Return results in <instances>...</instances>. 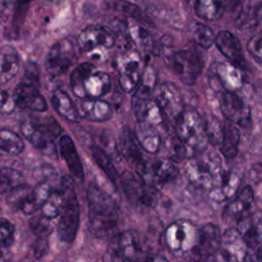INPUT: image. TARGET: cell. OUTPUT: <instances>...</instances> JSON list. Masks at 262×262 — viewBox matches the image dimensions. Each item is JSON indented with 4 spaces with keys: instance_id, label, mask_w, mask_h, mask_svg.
Instances as JSON below:
<instances>
[{
    "instance_id": "obj_1",
    "label": "cell",
    "mask_w": 262,
    "mask_h": 262,
    "mask_svg": "<svg viewBox=\"0 0 262 262\" xmlns=\"http://www.w3.org/2000/svg\"><path fill=\"white\" fill-rule=\"evenodd\" d=\"M87 199L91 232L100 238L112 237L118 228L121 217L117 203L94 183L88 186Z\"/></svg>"
},
{
    "instance_id": "obj_2",
    "label": "cell",
    "mask_w": 262,
    "mask_h": 262,
    "mask_svg": "<svg viewBox=\"0 0 262 262\" xmlns=\"http://www.w3.org/2000/svg\"><path fill=\"white\" fill-rule=\"evenodd\" d=\"M154 254L140 232L130 229L112 236L105 259L106 262H148Z\"/></svg>"
},
{
    "instance_id": "obj_3",
    "label": "cell",
    "mask_w": 262,
    "mask_h": 262,
    "mask_svg": "<svg viewBox=\"0 0 262 262\" xmlns=\"http://www.w3.org/2000/svg\"><path fill=\"white\" fill-rule=\"evenodd\" d=\"M186 176L191 184L212 189L225 174L221 157L215 151H199L186 165Z\"/></svg>"
},
{
    "instance_id": "obj_4",
    "label": "cell",
    "mask_w": 262,
    "mask_h": 262,
    "mask_svg": "<svg viewBox=\"0 0 262 262\" xmlns=\"http://www.w3.org/2000/svg\"><path fill=\"white\" fill-rule=\"evenodd\" d=\"M59 190L61 193V208L57 224L59 238L66 243H72L77 234L80 223V207L71 177L60 178Z\"/></svg>"
},
{
    "instance_id": "obj_5",
    "label": "cell",
    "mask_w": 262,
    "mask_h": 262,
    "mask_svg": "<svg viewBox=\"0 0 262 262\" xmlns=\"http://www.w3.org/2000/svg\"><path fill=\"white\" fill-rule=\"evenodd\" d=\"M21 132L37 149L49 156L55 155L54 139L60 134L61 128L52 117L27 120L21 125Z\"/></svg>"
},
{
    "instance_id": "obj_6",
    "label": "cell",
    "mask_w": 262,
    "mask_h": 262,
    "mask_svg": "<svg viewBox=\"0 0 262 262\" xmlns=\"http://www.w3.org/2000/svg\"><path fill=\"white\" fill-rule=\"evenodd\" d=\"M175 135L187 146L196 152L205 149L207 136L205 121L193 107H184L174 122Z\"/></svg>"
},
{
    "instance_id": "obj_7",
    "label": "cell",
    "mask_w": 262,
    "mask_h": 262,
    "mask_svg": "<svg viewBox=\"0 0 262 262\" xmlns=\"http://www.w3.org/2000/svg\"><path fill=\"white\" fill-rule=\"evenodd\" d=\"M168 68L185 85H193L203 70V59L193 49H172L164 55Z\"/></svg>"
},
{
    "instance_id": "obj_8",
    "label": "cell",
    "mask_w": 262,
    "mask_h": 262,
    "mask_svg": "<svg viewBox=\"0 0 262 262\" xmlns=\"http://www.w3.org/2000/svg\"><path fill=\"white\" fill-rule=\"evenodd\" d=\"M77 39L67 37L57 41L48 51L45 59V68L50 76L56 77L68 72L80 55Z\"/></svg>"
},
{
    "instance_id": "obj_9",
    "label": "cell",
    "mask_w": 262,
    "mask_h": 262,
    "mask_svg": "<svg viewBox=\"0 0 262 262\" xmlns=\"http://www.w3.org/2000/svg\"><path fill=\"white\" fill-rule=\"evenodd\" d=\"M199 235V228L188 220L180 219L171 223L164 232L166 247L176 255L192 253Z\"/></svg>"
},
{
    "instance_id": "obj_10",
    "label": "cell",
    "mask_w": 262,
    "mask_h": 262,
    "mask_svg": "<svg viewBox=\"0 0 262 262\" xmlns=\"http://www.w3.org/2000/svg\"><path fill=\"white\" fill-rule=\"evenodd\" d=\"M15 105L36 112H45L47 104L38 90V73L34 64L28 66L24 80L19 83L13 94Z\"/></svg>"
},
{
    "instance_id": "obj_11",
    "label": "cell",
    "mask_w": 262,
    "mask_h": 262,
    "mask_svg": "<svg viewBox=\"0 0 262 262\" xmlns=\"http://www.w3.org/2000/svg\"><path fill=\"white\" fill-rule=\"evenodd\" d=\"M122 188L130 203L142 207H155L160 198L158 188L144 182L139 176L126 172L122 178Z\"/></svg>"
},
{
    "instance_id": "obj_12",
    "label": "cell",
    "mask_w": 262,
    "mask_h": 262,
    "mask_svg": "<svg viewBox=\"0 0 262 262\" xmlns=\"http://www.w3.org/2000/svg\"><path fill=\"white\" fill-rule=\"evenodd\" d=\"M137 173L144 182L159 188L174 180L178 175V169L172 161L155 160L150 162L144 161Z\"/></svg>"
},
{
    "instance_id": "obj_13",
    "label": "cell",
    "mask_w": 262,
    "mask_h": 262,
    "mask_svg": "<svg viewBox=\"0 0 262 262\" xmlns=\"http://www.w3.org/2000/svg\"><path fill=\"white\" fill-rule=\"evenodd\" d=\"M119 81L125 92L135 90L142 77V62L137 51L131 50L124 53L118 61Z\"/></svg>"
},
{
    "instance_id": "obj_14",
    "label": "cell",
    "mask_w": 262,
    "mask_h": 262,
    "mask_svg": "<svg viewBox=\"0 0 262 262\" xmlns=\"http://www.w3.org/2000/svg\"><path fill=\"white\" fill-rule=\"evenodd\" d=\"M156 102L164 118L173 123L185 107L180 89L171 82H164L157 88Z\"/></svg>"
},
{
    "instance_id": "obj_15",
    "label": "cell",
    "mask_w": 262,
    "mask_h": 262,
    "mask_svg": "<svg viewBox=\"0 0 262 262\" xmlns=\"http://www.w3.org/2000/svg\"><path fill=\"white\" fill-rule=\"evenodd\" d=\"M219 103L227 121L241 127H247L250 124V107L235 92L222 90L219 95Z\"/></svg>"
},
{
    "instance_id": "obj_16",
    "label": "cell",
    "mask_w": 262,
    "mask_h": 262,
    "mask_svg": "<svg viewBox=\"0 0 262 262\" xmlns=\"http://www.w3.org/2000/svg\"><path fill=\"white\" fill-rule=\"evenodd\" d=\"M81 51H92L99 47L112 48L116 44L113 31L102 26H89L81 31L77 37Z\"/></svg>"
},
{
    "instance_id": "obj_17",
    "label": "cell",
    "mask_w": 262,
    "mask_h": 262,
    "mask_svg": "<svg viewBox=\"0 0 262 262\" xmlns=\"http://www.w3.org/2000/svg\"><path fill=\"white\" fill-rule=\"evenodd\" d=\"M221 242V231L215 224H206L199 228L196 245L192 251L193 259L212 256L219 248Z\"/></svg>"
},
{
    "instance_id": "obj_18",
    "label": "cell",
    "mask_w": 262,
    "mask_h": 262,
    "mask_svg": "<svg viewBox=\"0 0 262 262\" xmlns=\"http://www.w3.org/2000/svg\"><path fill=\"white\" fill-rule=\"evenodd\" d=\"M213 80H216L222 90L235 92L244 84V77L241 70L231 62H218L212 64Z\"/></svg>"
},
{
    "instance_id": "obj_19",
    "label": "cell",
    "mask_w": 262,
    "mask_h": 262,
    "mask_svg": "<svg viewBox=\"0 0 262 262\" xmlns=\"http://www.w3.org/2000/svg\"><path fill=\"white\" fill-rule=\"evenodd\" d=\"M132 107L134 116L139 124L156 127L164 122V116L158 103L149 97L134 96Z\"/></svg>"
},
{
    "instance_id": "obj_20",
    "label": "cell",
    "mask_w": 262,
    "mask_h": 262,
    "mask_svg": "<svg viewBox=\"0 0 262 262\" xmlns=\"http://www.w3.org/2000/svg\"><path fill=\"white\" fill-rule=\"evenodd\" d=\"M118 150L121 156L138 172L142 167L144 160L135 134L129 128L125 127L121 130L118 139Z\"/></svg>"
},
{
    "instance_id": "obj_21",
    "label": "cell",
    "mask_w": 262,
    "mask_h": 262,
    "mask_svg": "<svg viewBox=\"0 0 262 262\" xmlns=\"http://www.w3.org/2000/svg\"><path fill=\"white\" fill-rule=\"evenodd\" d=\"M77 113L79 117L92 122H104L112 118V105L98 98H84L77 105Z\"/></svg>"
},
{
    "instance_id": "obj_22",
    "label": "cell",
    "mask_w": 262,
    "mask_h": 262,
    "mask_svg": "<svg viewBox=\"0 0 262 262\" xmlns=\"http://www.w3.org/2000/svg\"><path fill=\"white\" fill-rule=\"evenodd\" d=\"M219 51L229 59L231 63L236 67H243L245 64V58L243 48L239 40L229 31H221L215 36V41Z\"/></svg>"
},
{
    "instance_id": "obj_23",
    "label": "cell",
    "mask_w": 262,
    "mask_h": 262,
    "mask_svg": "<svg viewBox=\"0 0 262 262\" xmlns=\"http://www.w3.org/2000/svg\"><path fill=\"white\" fill-rule=\"evenodd\" d=\"M238 232L242 235L247 249L261 247V216L260 213L244 215L238 221Z\"/></svg>"
},
{
    "instance_id": "obj_24",
    "label": "cell",
    "mask_w": 262,
    "mask_h": 262,
    "mask_svg": "<svg viewBox=\"0 0 262 262\" xmlns=\"http://www.w3.org/2000/svg\"><path fill=\"white\" fill-rule=\"evenodd\" d=\"M111 86L108 74L93 71L82 82L80 98H99L110 91Z\"/></svg>"
},
{
    "instance_id": "obj_25",
    "label": "cell",
    "mask_w": 262,
    "mask_h": 262,
    "mask_svg": "<svg viewBox=\"0 0 262 262\" xmlns=\"http://www.w3.org/2000/svg\"><path fill=\"white\" fill-rule=\"evenodd\" d=\"M7 202L25 214H33L39 208L33 188L26 184H18L13 187L8 192Z\"/></svg>"
},
{
    "instance_id": "obj_26",
    "label": "cell",
    "mask_w": 262,
    "mask_h": 262,
    "mask_svg": "<svg viewBox=\"0 0 262 262\" xmlns=\"http://www.w3.org/2000/svg\"><path fill=\"white\" fill-rule=\"evenodd\" d=\"M58 145H59L60 155L64 160L72 176L78 181H83L84 180L83 166L72 138L69 135L60 136Z\"/></svg>"
},
{
    "instance_id": "obj_27",
    "label": "cell",
    "mask_w": 262,
    "mask_h": 262,
    "mask_svg": "<svg viewBox=\"0 0 262 262\" xmlns=\"http://www.w3.org/2000/svg\"><path fill=\"white\" fill-rule=\"evenodd\" d=\"M254 200V192L251 186H246L238 195L229 202L225 207L222 217L224 221H238L250 209Z\"/></svg>"
},
{
    "instance_id": "obj_28",
    "label": "cell",
    "mask_w": 262,
    "mask_h": 262,
    "mask_svg": "<svg viewBox=\"0 0 262 262\" xmlns=\"http://www.w3.org/2000/svg\"><path fill=\"white\" fill-rule=\"evenodd\" d=\"M241 172L237 169L225 172L219 183L210 189V196L218 202L225 201L231 198L237 190L241 183Z\"/></svg>"
},
{
    "instance_id": "obj_29",
    "label": "cell",
    "mask_w": 262,
    "mask_h": 262,
    "mask_svg": "<svg viewBox=\"0 0 262 262\" xmlns=\"http://www.w3.org/2000/svg\"><path fill=\"white\" fill-rule=\"evenodd\" d=\"M19 67L16 50L9 45L0 46V85L12 79Z\"/></svg>"
},
{
    "instance_id": "obj_30",
    "label": "cell",
    "mask_w": 262,
    "mask_h": 262,
    "mask_svg": "<svg viewBox=\"0 0 262 262\" xmlns=\"http://www.w3.org/2000/svg\"><path fill=\"white\" fill-rule=\"evenodd\" d=\"M226 0H194V12L205 21H215L222 17Z\"/></svg>"
},
{
    "instance_id": "obj_31",
    "label": "cell",
    "mask_w": 262,
    "mask_h": 262,
    "mask_svg": "<svg viewBox=\"0 0 262 262\" xmlns=\"http://www.w3.org/2000/svg\"><path fill=\"white\" fill-rule=\"evenodd\" d=\"M51 102L56 113L63 119L75 123L79 121L76 105L66 91L61 89L54 90L51 96Z\"/></svg>"
},
{
    "instance_id": "obj_32",
    "label": "cell",
    "mask_w": 262,
    "mask_h": 262,
    "mask_svg": "<svg viewBox=\"0 0 262 262\" xmlns=\"http://www.w3.org/2000/svg\"><path fill=\"white\" fill-rule=\"evenodd\" d=\"M134 134L141 149L150 154H156L159 150L162 139L156 127L139 124Z\"/></svg>"
},
{
    "instance_id": "obj_33",
    "label": "cell",
    "mask_w": 262,
    "mask_h": 262,
    "mask_svg": "<svg viewBox=\"0 0 262 262\" xmlns=\"http://www.w3.org/2000/svg\"><path fill=\"white\" fill-rule=\"evenodd\" d=\"M222 139L220 143L221 154L227 158L232 159L237 155L239 143V131L235 124L227 121L222 125Z\"/></svg>"
},
{
    "instance_id": "obj_34",
    "label": "cell",
    "mask_w": 262,
    "mask_h": 262,
    "mask_svg": "<svg viewBox=\"0 0 262 262\" xmlns=\"http://www.w3.org/2000/svg\"><path fill=\"white\" fill-rule=\"evenodd\" d=\"M23 149L24 141L16 133L9 130H0V156H16Z\"/></svg>"
},
{
    "instance_id": "obj_35",
    "label": "cell",
    "mask_w": 262,
    "mask_h": 262,
    "mask_svg": "<svg viewBox=\"0 0 262 262\" xmlns=\"http://www.w3.org/2000/svg\"><path fill=\"white\" fill-rule=\"evenodd\" d=\"M127 29H128V33H129L131 39L137 45V47L142 48L143 50L152 48L155 42L152 40L151 35L143 26H141L133 17H131L128 20Z\"/></svg>"
},
{
    "instance_id": "obj_36",
    "label": "cell",
    "mask_w": 262,
    "mask_h": 262,
    "mask_svg": "<svg viewBox=\"0 0 262 262\" xmlns=\"http://www.w3.org/2000/svg\"><path fill=\"white\" fill-rule=\"evenodd\" d=\"M61 202L62 199L59 187L52 188L40 202L39 208L41 209V214L48 219L57 217L60 212Z\"/></svg>"
},
{
    "instance_id": "obj_37",
    "label": "cell",
    "mask_w": 262,
    "mask_h": 262,
    "mask_svg": "<svg viewBox=\"0 0 262 262\" xmlns=\"http://www.w3.org/2000/svg\"><path fill=\"white\" fill-rule=\"evenodd\" d=\"M91 152H92L93 159L95 160L96 164L105 173V175L113 182H115L118 178V173H117V170H116L111 158L107 156V154H105V151L98 145H92Z\"/></svg>"
},
{
    "instance_id": "obj_38",
    "label": "cell",
    "mask_w": 262,
    "mask_h": 262,
    "mask_svg": "<svg viewBox=\"0 0 262 262\" xmlns=\"http://www.w3.org/2000/svg\"><path fill=\"white\" fill-rule=\"evenodd\" d=\"M262 8H241L236 18L235 27L238 29H250L260 24Z\"/></svg>"
},
{
    "instance_id": "obj_39",
    "label": "cell",
    "mask_w": 262,
    "mask_h": 262,
    "mask_svg": "<svg viewBox=\"0 0 262 262\" xmlns=\"http://www.w3.org/2000/svg\"><path fill=\"white\" fill-rule=\"evenodd\" d=\"M94 71V67L89 62H84L82 64L77 66L71 74V87L73 92L78 96L81 97V85L84 79L90 75Z\"/></svg>"
},
{
    "instance_id": "obj_40",
    "label": "cell",
    "mask_w": 262,
    "mask_h": 262,
    "mask_svg": "<svg viewBox=\"0 0 262 262\" xmlns=\"http://www.w3.org/2000/svg\"><path fill=\"white\" fill-rule=\"evenodd\" d=\"M167 150L168 157L173 162H181L184 159L188 158L189 152L187 146L176 136L172 135L167 140Z\"/></svg>"
},
{
    "instance_id": "obj_41",
    "label": "cell",
    "mask_w": 262,
    "mask_h": 262,
    "mask_svg": "<svg viewBox=\"0 0 262 262\" xmlns=\"http://www.w3.org/2000/svg\"><path fill=\"white\" fill-rule=\"evenodd\" d=\"M192 38L199 46L208 49L215 41V34L210 27L203 24H196L192 30Z\"/></svg>"
},
{
    "instance_id": "obj_42",
    "label": "cell",
    "mask_w": 262,
    "mask_h": 262,
    "mask_svg": "<svg viewBox=\"0 0 262 262\" xmlns=\"http://www.w3.org/2000/svg\"><path fill=\"white\" fill-rule=\"evenodd\" d=\"M20 174L13 169H0V194L9 192L13 187L20 184Z\"/></svg>"
},
{
    "instance_id": "obj_43",
    "label": "cell",
    "mask_w": 262,
    "mask_h": 262,
    "mask_svg": "<svg viewBox=\"0 0 262 262\" xmlns=\"http://www.w3.org/2000/svg\"><path fill=\"white\" fill-rule=\"evenodd\" d=\"M47 217L41 215L35 216L30 220V227L38 238H46L52 230L51 223Z\"/></svg>"
},
{
    "instance_id": "obj_44",
    "label": "cell",
    "mask_w": 262,
    "mask_h": 262,
    "mask_svg": "<svg viewBox=\"0 0 262 262\" xmlns=\"http://www.w3.org/2000/svg\"><path fill=\"white\" fill-rule=\"evenodd\" d=\"M205 132L207 136V140H209L212 144H220L222 139V124L216 120L215 118L205 120Z\"/></svg>"
},
{
    "instance_id": "obj_45",
    "label": "cell",
    "mask_w": 262,
    "mask_h": 262,
    "mask_svg": "<svg viewBox=\"0 0 262 262\" xmlns=\"http://www.w3.org/2000/svg\"><path fill=\"white\" fill-rule=\"evenodd\" d=\"M104 6L107 7V9H113L122 13L130 14L131 17H134L140 13L139 8L130 2L122 1V0H107L104 1Z\"/></svg>"
},
{
    "instance_id": "obj_46",
    "label": "cell",
    "mask_w": 262,
    "mask_h": 262,
    "mask_svg": "<svg viewBox=\"0 0 262 262\" xmlns=\"http://www.w3.org/2000/svg\"><path fill=\"white\" fill-rule=\"evenodd\" d=\"M14 227L11 222L0 218V248H7L13 243Z\"/></svg>"
},
{
    "instance_id": "obj_47",
    "label": "cell",
    "mask_w": 262,
    "mask_h": 262,
    "mask_svg": "<svg viewBox=\"0 0 262 262\" xmlns=\"http://www.w3.org/2000/svg\"><path fill=\"white\" fill-rule=\"evenodd\" d=\"M261 35H255L247 43V49L249 53L252 55V57L260 64L262 61V54H261Z\"/></svg>"
},
{
    "instance_id": "obj_48",
    "label": "cell",
    "mask_w": 262,
    "mask_h": 262,
    "mask_svg": "<svg viewBox=\"0 0 262 262\" xmlns=\"http://www.w3.org/2000/svg\"><path fill=\"white\" fill-rule=\"evenodd\" d=\"M15 102L13 96L6 90L0 89V114H10L13 112Z\"/></svg>"
},
{
    "instance_id": "obj_49",
    "label": "cell",
    "mask_w": 262,
    "mask_h": 262,
    "mask_svg": "<svg viewBox=\"0 0 262 262\" xmlns=\"http://www.w3.org/2000/svg\"><path fill=\"white\" fill-rule=\"evenodd\" d=\"M36 242L37 243L35 246V255L37 257H41L47 252V249H48L46 238H38Z\"/></svg>"
},
{
    "instance_id": "obj_50",
    "label": "cell",
    "mask_w": 262,
    "mask_h": 262,
    "mask_svg": "<svg viewBox=\"0 0 262 262\" xmlns=\"http://www.w3.org/2000/svg\"><path fill=\"white\" fill-rule=\"evenodd\" d=\"M9 9V3L7 0H0V24L5 21Z\"/></svg>"
},
{
    "instance_id": "obj_51",
    "label": "cell",
    "mask_w": 262,
    "mask_h": 262,
    "mask_svg": "<svg viewBox=\"0 0 262 262\" xmlns=\"http://www.w3.org/2000/svg\"><path fill=\"white\" fill-rule=\"evenodd\" d=\"M244 8H262V0H242Z\"/></svg>"
},
{
    "instance_id": "obj_52",
    "label": "cell",
    "mask_w": 262,
    "mask_h": 262,
    "mask_svg": "<svg viewBox=\"0 0 262 262\" xmlns=\"http://www.w3.org/2000/svg\"><path fill=\"white\" fill-rule=\"evenodd\" d=\"M0 262H10V255L5 248H0Z\"/></svg>"
}]
</instances>
